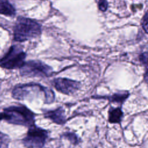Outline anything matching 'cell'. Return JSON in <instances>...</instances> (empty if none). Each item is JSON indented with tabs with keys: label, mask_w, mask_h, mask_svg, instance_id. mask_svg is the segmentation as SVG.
Returning a JSON list of instances; mask_svg holds the SVG:
<instances>
[{
	"label": "cell",
	"mask_w": 148,
	"mask_h": 148,
	"mask_svg": "<svg viewBox=\"0 0 148 148\" xmlns=\"http://www.w3.org/2000/svg\"><path fill=\"white\" fill-rule=\"evenodd\" d=\"M130 95V93L127 90H121L114 92L112 95H105V96H93L92 98L95 99H103L108 100L109 103H116L120 106L124 104L125 101L128 98Z\"/></svg>",
	"instance_id": "9"
},
{
	"label": "cell",
	"mask_w": 148,
	"mask_h": 148,
	"mask_svg": "<svg viewBox=\"0 0 148 148\" xmlns=\"http://www.w3.org/2000/svg\"><path fill=\"white\" fill-rule=\"evenodd\" d=\"M44 118L51 120L58 125H64L66 123V117L65 110L62 106H59L53 110H42Z\"/></svg>",
	"instance_id": "8"
},
{
	"label": "cell",
	"mask_w": 148,
	"mask_h": 148,
	"mask_svg": "<svg viewBox=\"0 0 148 148\" xmlns=\"http://www.w3.org/2000/svg\"><path fill=\"white\" fill-rule=\"evenodd\" d=\"M41 31V25L36 21L29 18L18 17L13 29L14 40L24 42L39 36Z\"/></svg>",
	"instance_id": "3"
},
{
	"label": "cell",
	"mask_w": 148,
	"mask_h": 148,
	"mask_svg": "<svg viewBox=\"0 0 148 148\" xmlns=\"http://www.w3.org/2000/svg\"><path fill=\"white\" fill-rule=\"evenodd\" d=\"M43 95L44 103L50 104L54 102L56 96L54 91L47 87L36 83L17 85L12 91V97L18 100H26Z\"/></svg>",
	"instance_id": "1"
},
{
	"label": "cell",
	"mask_w": 148,
	"mask_h": 148,
	"mask_svg": "<svg viewBox=\"0 0 148 148\" xmlns=\"http://www.w3.org/2000/svg\"><path fill=\"white\" fill-rule=\"evenodd\" d=\"M10 138L6 134L0 132V148H8Z\"/></svg>",
	"instance_id": "13"
},
{
	"label": "cell",
	"mask_w": 148,
	"mask_h": 148,
	"mask_svg": "<svg viewBox=\"0 0 148 148\" xmlns=\"http://www.w3.org/2000/svg\"><path fill=\"white\" fill-rule=\"evenodd\" d=\"M147 24H148V13L146 12L145 16L143 17L142 25L146 33H147Z\"/></svg>",
	"instance_id": "15"
},
{
	"label": "cell",
	"mask_w": 148,
	"mask_h": 148,
	"mask_svg": "<svg viewBox=\"0 0 148 148\" xmlns=\"http://www.w3.org/2000/svg\"><path fill=\"white\" fill-rule=\"evenodd\" d=\"M49 131L35 124L28 127L22 143L27 148H43L49 138Z\"/></svg>",
	"instance_id": "5"
},
{
	"label": "cell",
	"mask_w": 148,
	"mask_h": 148,
	"mask_svg": "<svg viewBox=\"0 0 148 148\" xmlns=\"http://www.w3.org/2000/svg\"><path fill=\"white\" fill-rule=\"evenodd\" d=\"M53 73L51 66L40 60L25 61L20 68V75L28 77H49L52 76Z\"/></svg>",
	"instance_id": "4"
},
{
	"label": "cell",
	"mask_w": 148,
	"mask_h": 148,
	"mask_svg": "<svg viewBox=\"0 0 148 148\" xmlns=\"http://www.w3.org/2000/svg\"><path fill=\"white\" fill-rule=\"evenodd\" d=\"M99 9L102 11L105 12L108 8V2L106 0H99L98 1Z\"/></svg>",
	"instance_id": "16"
},
{
	"label": "cell",
	"mask_w": 148,
	"mask_h": 148,
	"mask_svg": "<svg viewBox=\"0 0 148 148\" xmlns=\"http://www.w3.org/2000/svg\"><path fill=\"white\" fill-rule=\"evenodd\" d=\"M35 113L22 105L9 106L0 112V120L27 127L35 124Z\"/></svg>",
	"instance_id": "2"
},
{
	"label": "cell",
	"mask_w": 148,
	"mask_h": 148,
	"mask_svg": "<svg viewBox=\"0 0 148 148\" xmlns=\"http://www.w3.org/2000/svg\"><path fill=\"white\" fill-rule=\"evenodd\" d=\"M0 14L13 16L16 14V10L7 0H0Z\"/></svg>",
	"instance_id": "11"
},
{
	"label": "cell",
	"mask_w": 148,
	"mask_h": 148,
	"mask_svg": "<svg viewBox=\"0 0 148 148\" xmlns=\"http://www.w3.org/2000/svg\"><path fill=\"white\" fill-rule=\"evenodd\" d=\"M108 121L110 124H120L124 117L122 106L113 107L110 105L108 109Z\"/></svg>",
	"instance_id": "10"
},
{
	"label": "cell",
	"mask_w": 148,
	"mask_h": 148,
	"mask_svg": "<svg viewBox=\"0 0 148 148\" xmlns=\"http://www.w3.org/2000/svg\"><path fill=\"white\" fill-rule=\"evenodd\" d=\"M26 53L18 45L12 46L0 60V66L8 69L20 68L25 62Z\"/></svg>",
	"instance_id": "6"
},
{
	"label": "cell",
	"mask_w": 148,
	"mask_h": 148,
	"mask_svg": "<svg viewBox=\"0 0 148 148\" xmlns=\"http://www.w3.org/2000/svg\"><path fill=\"white\" fill-rule=\"evenodd\" d=\"M61 138L67 139L69 142H70L71 144L75 146L79 145V143L81 142V139H80L79 136L73 132H65L61 135Z\"/></svg>",
	"instance_id": "12"
},
{
	"label": "cell",
	"mask_w": 148,
	"mask_h": 148,
	"mask_svg": "<svg viewBox=\"0 0 148 148\" xmlns=\"http://www.w3.org/2000/svg\"><path fill=\"white\" fill-rule=\"evenodd\" d=\"M51 84L57 91L67 95L75 94L82 87V84L79 81L61 77L52 79Z\"/></svg>",
	"instance_id": "7"
},
{
	"label": "cell",
	"mask_w": 148,
	"mask_h": 148,
	"mask_svg": "<svg viewBox=\"0 0 148 148\" xmlns=\"http://www.w3.org/2000/svg\"><path fill=\"white\" fill-rule=\"evenodd\" d=\"M139 60L143 65L145 66L146 69H147V51L143 53L139 56Z\"/></svg>",
	"instance_id": "14"
}]
</instances>
